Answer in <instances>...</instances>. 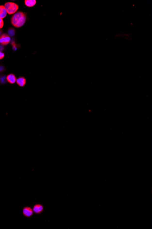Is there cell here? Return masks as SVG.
Returning <instances> with one entry per match:
<instances>
[{
  "instance_id": "1",
  "label": "cell",
  "mask_w": 152,
  "mask_h": 229,
  "mask_svg": "<svg viewBox=\"0 0 152 229\" xmlns=\"http://www.w3.org/2000/svg\"><path fill=\"white\" fill-rule=\"evenodd\" d=\"M27 20V16L23 12H16L11 18V23L14 27H21L23 26Z\"/></svg>"
},
{
  "instance_id": "3",
  "label": "cell",
  "mask_w": 152,
  "mask_h": 229,
  "mask_svg": "<svg viewBox=\"0 0 152 229\" xmlns=\"http://www.w3.org/2000/svg\"><path fill=\"white\" fill-rule=\"evenodd\" d=\"M22 213L25 217L28 218L32 217L34 214L32 208H31L30 206H25L23 209Z\"/></svg>"
},
{
  "instance_id": "10",
  "label": "cell",
  "mask_w": 152,
  "mask_h": 229,
  "mask_svg": "<svg viewBox=\"0 0 152 229\" xmlns=\"http://www.w3.org/2000/svg\"><path fill=\"white\" fill-rule=\"evenodd\" d=\"M15 35V30L13 28H9L8 30V35L9 36H13Z\"/></svg>"
},
{
  "instance_id": "4",
  "label": "cell",
  "mask_w": 152,
  "mask_h": 229,
  "mask_svg": "<svg viewBox=\"0 0 152 229\" xmlns=\"http://www.w3.org/2000/svg\"><path fill=\"white\" fill-rule=\"evenodd\" d=\"M11 41L10 37L6 34H3L0 36V45H7Z\"/></svg>"
},
{
  "instance_id": "5",
  "label": "cell",
  "mask_w": 152,
  "mask_h": 229,
  "mask_svg": "<svg viewBox=\"0 0 152 229\" xmlns=\"http://www.w3.org/2000/svg\"><path fill=\"white\" fill-rule=\"evenodd\" d=\"M44 209V206L40 203H36L34 206H33L32 210L33 211L34 213L36 214H40L43 212Z\"/></svg>"
},
{
  "instance_id": "8",
  "label": "cell",
  "mask_w": 152,
  "mask_h": 229,
  "mask_svg": "<svg viewBox=\"0 0 152 229\" xmlns=\"http://www.w3.org/2000/svg\"><path fill=\"white\" fill-rule=\"evenodd\" d=\"M7 14V12L3 5H0V18L3 19Z\"/></svg>"
},
{
  "instance_id": "12",
  "label": "cell",
  "mask_w": 152,
  "mask_h": 229,
  "mask_svg": "<svg viewBox=\"0 0 152 229\" xmlns=\"http://www.w3.org/2000/svg\"><path fill=\"white\" fill-rule=\"evenodd\" d=\"M4 26V21L3 19L0 18V29H1Z\"/></svg>"
},
{
  "instance_id": "14",
  "label": "cell",
  "mask_w": 152,
  "mask_h": 229,
  "mask_svg": "<svg viewBox=\"0 0 152 229\" xmlns=\"http://www.w3.org/2000/svg\"><path fill=\"white\" fill-rule=\"evenodd\" d=\"M3 50H4V47L1 45H0V51H1Z\"/></svg>"
},
{
  "instance_id": "9",
  "label": "cell",
  "mask_w": 152,
  "mask_h": 229,
  "mask_svg": "<svg viewBox=\"0 0 152 229\" xmlns=\"http://www.w3.org/2000/svg\"><path fill=\"white\" fill-rule=\"evenodd\" d=\"M36 0H25V4L26 6L28 7H32L34 6L36 4Z\"/></svg>"
},
{
  "instance_id": "6",
  "label": "cell",
  "mask_w": 152,
  "mask_h": 229,
  "mask_svg": "<svg viewBox=\"0 0 152 229\" xmlns=\"http://www.w3.org/2000/svg\"><path fill=\"white\" fill-rule=\"evenodd\" d=\"M7 80L10 84H14L16 81V77L13 74H9L7 76Z\"/></svg>"
},
{
  "instance_id": "7",
  "label": "cell",
  "mask_w": 152,
  "mask_h": 229,
  "mask_svg": "<svg viewBox=\"0 0 152 229\" xmlns=\"http://www.w3.org/2000/svg\"><path fill=\"white\" fill-rule=\"evenodd\" d=\"M16 83L20 87H24L26 84V79L24 77H20L16 80Z\"/></svg>"
},
{
  "instance_id": "13",
  "label": "cell",
  "mask_w": 152,
  "mask_h": 229,
  "mask_svg": "<svg viewBox=\"0 0 152 229\" xmlns=\"http://www.w3.org/2000/svg\"><path fill=\"white\" fill-rule=\"evenodd\" d=\"M4 56H5V54L4 53H3L2 51H0V60L3 59Z\"/></svg>"
},
{
  "instance_id": "17",
  "label": "cell",
  "mask_w": 152,
  "mask_h": 229,
  "mask_svg": "<svg viewBox=\"0 0 152 229\" xmlns=\"http://www.w3.org/2000/svg\"><path fill=\"white\" fill-rule=\"evenodd\" d=\"M1 33H2V31L1 30H0V35L1 34Z\"/></svg>"
},
{
  "instance_id": "16",
  "label": "cell",
  "mask_w": 152,
  "mask_h": 229,
  "mask_svg": "<svg viewBox=\"0 0 152 229\" xmlns=\"http://www.w3.org/2000/svg\"><path fill=\"white\" fill-rule=\"evenodd\" d=\"M12 45L13 47H14V46H16V44L15 43V42H12Z\"/></svg>"
},
{
  "instance_id": "15",
  "label": "cell",
  "mask_w": 152,
  "mask_h": 229,
  "mask_svg": "<svg viewBox=\"0 0 152 229\" xmlns=\"http://www.w3.org/2000/svg\"><path fill=\"white\" fill-rule=\"evenodd\" d=\"M4 67L1 66H0V72H1V71H3V70H4Z\"/></svg>"
},
{
  "instance_id": "11",
  "label": "cell",
  "mask_w": 152,
  "mask_h": 229,
  "mask_svg": "<svg viewBox=\"0 0 152 229\" xmlns=\"http://www.w3.org/2000/svg\"><path fill=\"white\" fill-rule=\"evenodd\" d=\"M6 77H7L5 76H0V83H1V84L5 83L7 80Z\"/></svg>"
},
{
  "instance_id": "2",
  "label": "cell",
  "mask_w": 152,
  "mask_h": 229,
  "mask_svg": "<svg viewBox=\"0 0 152 229\" xmlns=\"http://www.w3.org/2000/svg\"><path fill=\"white\" fill-rule=\"evenodd\" d=\"M4 7L7 11V13L10 15L15 13L19 8V6L17 4L11 2H7L5 4Z\"/></svg>"
}]
</instances>
